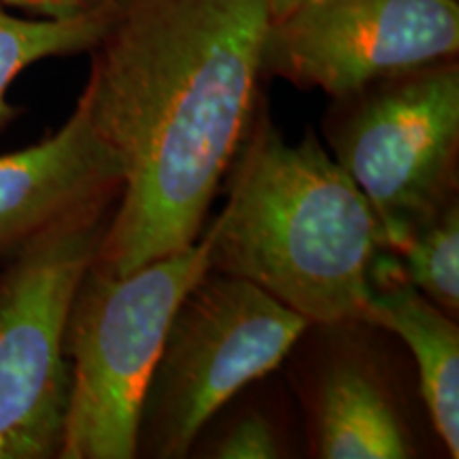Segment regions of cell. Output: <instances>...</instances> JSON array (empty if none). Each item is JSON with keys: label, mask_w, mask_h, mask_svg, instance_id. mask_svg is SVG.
Returning <instances> with one entry per match:
<instances>
[{"label": "cell", "mask_w": 459, "mask_h": 459, "mask_svg": "<svg viewBox=\"0 0 459 459\" xmlns=\"http://www.w3.org/2000/svg\"><path fill=\"white\" fill-rule=\"evenodd\" d=\"M115 4H100L71 20L20 17L0 4V130L20 113L11 105V85L26 68L48 57L91 51L111 24Z\"/></svg>", "instance_id": "8fae6325"}, {"label": "cell", "mask_w": 459, "mask_h": 459, "mask_svg": "<svg viewBox=\"0 0 459 459\" xmlns=\"http://www.w3.org/2000/svg\"><path fill=\"white\" fill-rule=\"evenodd\" d=\"M457 54V0H307L271 22L264 73L338 99Z\"/></svg>", "instance_id": "52a82bcc"}, {"label": "cell", "mask_w": 459, "mask_h": 459, "mask_svg": "<svg viewBox=\"0 0 459 459\" xmlns=\"http://www.w3.org/2000/svg\"><path fill=\"white\" fill-rule=\"evenodd\" d=\"M364 321L394 332L409 347L432 426L451 457H457L459 328L455 317L428 300L404 277H383V283H372Z\"/></svg>", "instance_id": "30bf717a"}, {"label": "cell", "mask_w": 459, "mask_h": 459, "mask_svg": "<svg viewBox=\"0 0 459 459\" xmlns=\"http://www.w3.org/2000/svg\"><path fill=\"white\" fill-rule=\"evenodd\" d=\"M117 194L60 217L0 273V459H57L71 368L66 324Z\"/></svg>", "instance_id": "277c9868"}, {"label": "cell", "mask_w": 459, "mask_h": 459, "mask_svg": "<svg viewBox=\"0 0 459 459\" xmlns=\"http://www.w3.org/2000/svg\"><path fill=\"white\" fill-rule=\"evenodd\" d=\"M302 3H307V0H271V17L273 20H279V17H283L290 13V11L300 7Z\"/></svg>", "instance_id": "9a60e30c"}, {"label": "cell", "mask_w": 459, "mask_h": 459, "mask_svg": "<svg viewBox=\"0 0 459 459\" xmlns=\"http://www.w3.org/2000/svg\"><path fill=\"white\" fill-rule=\"evenodd\" d=\"M398 254L402 277L436 307L459 313V204L446 203L406 238Z\"/></svg>", "instance_id": "7c38bea8"}, {"label": "cell", "mask_w": 459, "mask_h": 459, "mask_svg": "<svg viewBox=\"0 0 459 459\" xmlns=\"http://www.w3.org/2000/svg\"><path fill=\"white\" fill-rule=\"evenodd\" d=\"M308 328L251 281L206 273L170 319L143 400L139 451L186 457L206 423L240 389L279 368Z\"/></svg>", "instance_id": "5b68a950"}, {"label": "cell", "mask_w": 459, "mask_h": 459, "mask_svg": "<svg viewBox=\"0 0 459 459\" xmlns=\"http://www.w3.org/2000/svg\"><path fill=\"white\" fill-rule=\"evenodd\" d=\"M209 455L220 459H274L283 455L277 428L260 412H247L220 436Z\"/></svg>", "instance_id": "4fadbf2b"}, {"label": "cell", "mask_w": 459, "mask_h": 459, "mask_svg": "<svg viewBox=\"0 0 459 459\" xmlns=\"http://www.w3.org/2000/svg\"><path fill=\"white\" fill-rule=\"evenodd\" d=\"M324 132L330 156L370 204L383 247L398 251L457 198V57L338 96Z\"/></svg>", "instance_id": "8992f818"}, {"label": "cell", "mask_w": 459, "mask_h": 459, "mask_svg": "<svg viewBox=\"0 0 459 459\" xmlns=\"http://www.w3.org/2000/svg\"><path fill=\"white\" fill-rule=\"evenodd\" d=\"M7 9H22L45 20H71L100 7V0H0Z\"/></svg>", "instance_id": "5bb4252c"}, {"label": "cell", "mask_w": 459, "mask_h": 459, "mask_svg": "<svg viewBox=\"0 0 459 459\" xmlns=\"http://www.w3.org/2000/svg\"><path fill=\"white\" fill-rule=\"evenodd\" d=\"M100 3H107V4H115V3H119V0H100Z\"/></svg>", "instance_id": "2e32d148"}, {"label": "cell", "mask_w": 459, "mask_h": 459, "mask_svg": "<svg viewBox=\"0 0 459 459\" xmlns=\"http://www.w3.org/2000/svg\"><path fill=\"white\" fill-rule=\"evenodd\" d=\"M119 187L122 169L79 96L54 134L0 156V262L60 217Z\"/></svg>", "instance_id": "ba28073f"}, {"label": "cell", "mask_w": 459, "mask_h": 459, "mask_svg": "<svg viewBox=\"0 0 459 459\" xmlns=\"http://www.w3.org/2000/svg\"><path fill=\"white\" fill-rule=\"evenodd\" d=\"M271 0H119L82 91L122 187L94 264L111 274L186 249L260 102Z\"/></svg>", "instance_id": "6da1fadb"}, {"label": "cell", "mask_w": 459, "mask_h": 459, "mask_svg": "<svg viewBox=\"0 0 459 459\" xmlns=\"http://www.w3.org/2000/svg\"><path fill=\"white\" fill-rule=\"evenodd\" d=\"M209 271V230L186 249L126 274L90 264L66 324L71 395L57 459L139 455L143 400L170 319Z\"/></svg>", "instance_id": "3957f363"}, {"label": "cell", "mask_w": 459, "mask_h": 459, "mask_svg": "<svg viewBox=\"0 0 459 459\" xmlns=\"http://www.w3.org/2000/svg\"><path fill=\"white\" fill-rule=\"evenodd\" d=\"M311 443L321 459H406L411 434L375 364L338 355L319 372L311 400Z\"/></svg>", "instance_id": "9c48e42d"}, {"label": "cell", "mask_w": 459, "mask_h": 459, "mask_svg": "<svg viewBox=\"0 0 459 459\" xmlns=\"http://www.w3.org/2000/svg\"><path fill=\"white\" fill-rule=\"evenodd\" d=\"M228 175L211 271L251 281L311 325L364 321L381 232L317 136L290 143L260 99Z\"/></svg>", "instance_id": "7a4b0ae2"}]
</instances>
